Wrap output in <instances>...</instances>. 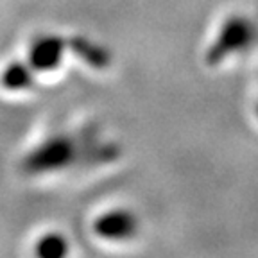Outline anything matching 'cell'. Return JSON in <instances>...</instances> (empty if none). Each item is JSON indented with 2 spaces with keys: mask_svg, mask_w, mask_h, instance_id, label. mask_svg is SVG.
Instances as JSON below:
<instances>
[{
  "mask_svg": "<svg viewBox=\"0 0 258 258\" xmlns=\"http://www.w3.org/2000/svg\"><path fill=\"white\" fill-rule=\"evenodd\" d=\"M113 149L101 145L95 140L93 133L56 135L36 147L24 160V170L29 174H43L50 170L67 169L76 163L102 161L104 158H113Z\"/></svg>",
  "mask_w": 258,
  "mask_h": 258,
  "instance_id": "obj_1",
  "label": "cell"
},
{
  "mask_svg": "<svg viewBox=\"0 0 258 258\" xmlns=\"http://www.w3.org/2000/svg\"><path fill=\"white\" fill-rule=\"evenodd\" d=\"M93 231L106 240H127L137 235L138 221L127 210H113L97 219Z\"/></svg>",
  "mask_w": 258,
  "mask_h": 258,
  "instance_id": "obj_2",
  "label": "cell"
},
{
  "mask_svg": "<svg viewBox=\"0 0 258 258\" xmlns=\"http://www.w3.org/2000/svg\"><path fill=\"white\" fill-rule=\"evenodd\" d=\"M67 43L69 41L57 36H43L36 40L29 52V69L34 74L54 70L59 64Z\"/></svg>",
  "mask_w": 258,
  "mask_h": 258,
  "instance_id": "obj_3",
  "label": "cell"
},
{
  "mask_svg": "<svg viewBox=\"0 0 258 258\" xmlns=\"http://www.w3.org/2000/svg\"><path fill=\"white\" fill-rule=\"evenodd\" d=\"M34 83V72L25 63H13L2 76V85L8 90H24Z\"/></svg>",
  "mask_w": 258,
  "mask_h": 258,
  "instance_id": "obj_4",
  "label": "cell"
},
{
  "mask_svg": "<svg viewBox=\"0 0 258 258\" xmlns=\"http://www.w3.org/2000/svg\"><path fill=\"white\" fill-rule=\"evenodd\" d=\"M69 251V244L61 235H47L38 242L36 253L45 258H56L63 256Z\"/></svg>",
  "mask_w": 258,
  "mask_h": 258,
  "instance_id": "obj_5",
  "label": "cell"
}]
</instances>
